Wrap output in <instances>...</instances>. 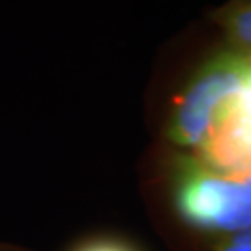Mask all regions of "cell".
<instances>
[{"label": "cell", "instance_id": "4", "mask_svg": "<svg viewBox=\"0 0 251 251\" xmlns=\"http://www.w3.org/2000/svg\"><path fill=\"white\" fill-rule=\"evenodd\" d=\"M224 26L235 46L251 49V5L230 10L224 18Z\"/></svg>", "mask_w": 251, "mask_h": 251}, {"label": "cell", "instance_id": "3", "mask_svg": "<svg viewBox=\"0 0 251 251\" xmlns=\"http://www.w3.org/2000/svg\"><path fill=\"white\" fill-rule=\"evenodd\" d=\"M196 150L198 163L214 173L225 176L251 173V72L219 109Z\"/></svg>", "mask_w": 251, "mask_h": 251}, {"label": "cell", "instance_id": "7", "mask_svg": "<svg viewBox=\"0 0 251 251\" xmlns=\"http://www.w3.org/2000/svg\"><path fill=\"white\" fill-rule=\"evenodd\" d=\"M0 251H34V250L26 248V247H22V245H15V243L0 242Z\"/></svg>", "mask_w": 251, "mask_h": 251}, {"label": "cell", "instance_id": "5", "mask_svg": "<svg viewBox=\"0 0 251 251\" xmlns=\"http://www.w3.org/2000/svg\"><path fill=\"white\" fill-rule=\"evenodd\" d=\"M65 251H139L132 243L126 240L108 237V235H95L77 240Z\"/></svg>", "mask_w": 251, "mask_h": 251}, {"label": "cell", "instance_id": "1", "mask_svg": "<svg viewBox=\"0 0 251 251\" xmlns=\"http://www.w3.org/2000/svg\"><path fill=\"white\" fill-rule=\"evenodd\" d=\"M173 209L191 227L247 230L251 227V193L247 176H225L183 158L168 183Z\"/></svg>", "mask_w": 251, "mask_h": 251}, {"label": "cell", "instance_id": "6", "mask_svg": "<svg viewBox=\"0 0 251 251\" xmlns=\"http://www.w3.org/2000/svg\"><path fill=\"white\" fill-rule=\"evenodd\" d=\"M219 251H251V228L240 230L228 242L220 245Z\"/></svg>", "mask_w": 251, "mask_h": 251}, {"label": "cell", "instance_id": "2", "mask_svg": "<svg viewBox=\"0 0 251 251\" xmlns=\"http://www.w3.org/2000/svg\"><path fill=\"white\" fill-rule=\"evenodd\" d=\"M251 72V62L225 54L191 77L170 101L165 118V135L178 147L196 150L209 132L215 114L238 92Z\"/></svg>", "mask_w": 251, "mask_h": 251}]
</instances>
